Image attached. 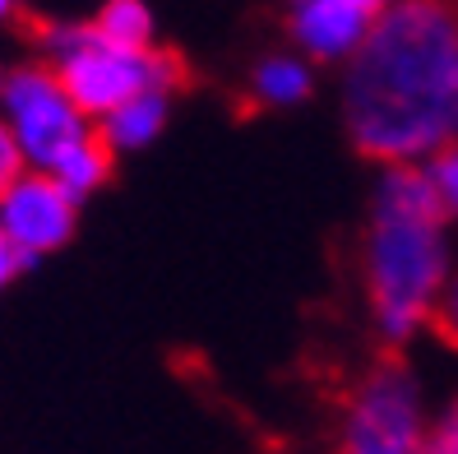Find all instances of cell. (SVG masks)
I'll return each mask as SVG.
<instances>
[{
	"label": "cell",
	"instance_id": "cell-1",
	"mask_svg": "<svg viewBox=\"0 0 458 454\" xmlns=\"http://www.w3.org/2000/svg\"><path fill=\"white\" fill-rule=\"evenodd\" d=\"M347 140L403 167L458 144V0H394L343 74Z\"/></svg>",
	"mask_w": 458,
	"mask_h": 454
},
{
	"label": "cell",
	"instance_id": "cell-2",
	"mask_svg": "<svg viewBox=\"0 0 458 454\" xmlns=\"http://www.w3.org/2000/svg\"><path fill=\"white\" fill-rule=\"evenodd\" d=\"M449 218L430 191L421 163L385 167L370 195L361 283L370 320L385 343H408L430 325L449 283Z\"/></svg>",
	"mask_w": 458,
	"mask_h": 454
},
{
	"label": "cell",
	"instance_id": "cell-3",
	"mask_svg": "<svg viewBox=\"0 0 458 454\" xmlns=\"http://www.w3.org/2000/svg\"><path fill=\"white\" fill-rule=\"evenodd\" d=\"M42 47L51 56V70L74 98V107L93 125L112 116L116 107L144 93H172L181 79V61L172 51H125L93 33V23H47Z\"/></svg>",
	"mask_w": 458,
	"mask_h": 454
},
{
	"label": "cell",
	"instance_id": "cell-4",
	"mask_svg": "<svg viewBox=\"0 0 458 454\" xmlns=\"http://www.w3.org/2000/svg\"><path fill=\"white\" fill-rule=\"evenodd\" d=\"M426 398L408 362H375L343 413V454H421Z\"/></svg>",
	"mask_w": 458,
	"mask_h": 454
},
{
	"label": "cell",
	"instance_id": "cell-5",
	"mask_svg": "<svg viewBox=\"0 0 458 454\" xmlns=\"http://www.w3.org/2000/svg\"><path fill=\"white\" fill-rule=\"evenodd\" d=\"M0 121L10 125V135L23 149L33 172H51V163L65 149L93 135V121L74 107V98L65 93L51 65H19L5 74Z\"/></svg>",
	"mask_w": 458,
	"mask_h": 454
},
{
	"label": "cell",
	"instance_id": "cell-6",
	"mask_svg": "<svg viewBox=\"0 0 458 454\" xmlns=\"http://www.w3.org/2000/svg\"><path fill=\"white\" fill-rule=\"evenodd\" d=\"M79 223V204L61 191L47 172H23L5 195H0V232L19 246L23 260H38L61 251Z\"/></svg>",
	"mask_w": 458,
	"mask_h": 454
},
{
	"label": "cell",
	"instance_id": "cell-7",
	"mask_svg": "<svg viewBox=\"0 0 458 454\" xmlns=\"http://www.w3.org/2000/svg\"><path fill=\"white\" fill-rule=\"evenodd\" d=\"M375 14L347 5V0H292L287 14V33L296 42V56L315 61H352L366 33H370Z\"/></svg>",
	"mask_w": 458,
	"mask_h": 454
},
{
	"label": "cell",
	"instance_id": "cell-8",
	"mask_svg": "<svg viewBox=\"0 0 458 454\" xmlns=\"http://www.w3.org/2000/svg\"><path fill=\"white\" fill-rule=\"evenodd\" d=\"M167 112H172V93L130 98L125 107H116L112 116L98 121V140L112 149V153H134V149L153 144L167 130Z\"/></svg>",
	"mask_w": 458,
	"mask_h": 454
},
{
	"label": "cell",
	"instance_id": "cell-9",
	"mask_svg": "<svg viewBox=\"0 0 458 454\" xmlns=\"http://www.w3.org/2000/svg\"><path fill=\"white\" fill-rule=\"evenodd\" d=\"M250 93L264 107H301L315 93V70L296 51H274V56L255 61L250 70Z\"/></svg>",
	"mask_w": 458,
	"mask_h": 454
},
{
	"label": "cell",
	"instance_id": "cell-10",
	"mask_svg": "<svg viewBox=\"0 0 458 454\" xmlns=\"http://www.w3.org/2000/svg\"><path fill=\"white\" fill-rule=\"evenodd\" d=\"M47 176L79 204V200H89L106 176H112V149H106V144L98 140V130H93L89 140H79L74 149H65L56 163H51Z\"/></svg>",
	"mask_w": 458,
	"mask_h": 454
},
{
	"label": "cell",
	"instance_id": "cell-11",
	"mask_svg": "<svg viewBox=\"0 0 458 454\" xmlns=\"http://www.w3.org/2000/svg\"><path fill=\"white\" fill-rule=\"evenodd\" d=\"M93 33L112 47H125V51H153L157 19L144 0H106L93 19Z\"/></svg>",
	"mask_w": 458,
	"mask_h": 454
},
{
	"label": "cell",
	"instance_id": "cell-12",
	"mask_svg": "<svg viewBox=\"0 0 458 454\" xmlns=\"http://www.w3.org/2000/svg\"><path fill=\"white\" fill-rule=\"evenodd\" d=\"M421 172H426V181H430V191H436L445 218H458V144L430 153L426 163H421Z\"/></svg>",
	"mask_w": 458,
	"mask_h": 454
},
{
	"label": "cell",
	"instance_id": "cell-13",
	"mask_svg": "<svg viewBox=\"0 0 458 454\" xmlns=\"http://www.w3.org/2000/svg\"><path fill=\"white\" fill-rule=\"evenodd\" d=\"M421 454H458V398L426 426V441H421Z\"/></svg>",
	"mask_w": 458,
	"mask_h": 454
},
{
	"label": "cell",
	"instance_id": "cell-14",
	"mask_svg": "<svg viewBox=\"0 0 458 454\" xmlns=\"http://www.w3.org/2000/svg\"><path fill=\"white\" fill-rule=\"evenodd\" d=\"M430 325H436V334L449 343V348H458V274H449L440 302H436V315H430Z\"/></svg>",
	"mask_w": 458,
	"mask_h": 454
},
{
	"label": "cell",
	"instance_id": "cell-15",
	"mask_svg": "<svg viewBox=\"0 0 458 454\" xmlns=\"http://www.w3.org/2000/svg\"><path fill=\"white\" fill-rule=\"evenodd\" d=\"M23 172H33V167H29V158H23V149L14 144L10 125L0 121V195H5V191H10V185H14Z\"/></svg>",
	"mask_w": 458,
	"mask_h": 454
},
{
	"label": "cell",
	"instance_id": "cell-16",
	"mask_svg": "<svg viewBox=\"0 0 458 454\" xmlns=\"http://www.w3.org/2000/svg\"><path fill=\"white\" fill-rule=\"evenodd\" d=\"M23 270H29V260H23V255H19V246L10 242L5 232H0V287H5V283H14Z\"/></svg>",
	"mask_w": 458,
	"mask_h": 454
},
{
	"label": "cell",
	"instance_id": "cell-17",
	"mask_svg": "<svg viewBox=\"0 0 458 454\" xmlns=\"http://www.w3.org/2000/svg\"><path fill=\"white\" fill-rule=\"evenodd\" d=\"M19 5H23V0H0V23H5V19H10Z\"/></svg>",
	"mask_w": 458,
	"mask_h": 454
},
{
	"label": "cell",
	"instance_id": "cell-18",
	"mask_svg": "<svg viewBox=\"0 0 458 454\" xmlns=\"http://www.w3.org/2000/svg\"><path fill=\"white\" fill-rule=\"evenodd\" d=\"M0 93H5V70H0Z\"/></svg>",
	"mask_w": 458,
	"mask_h": 454
}]
</instances>
